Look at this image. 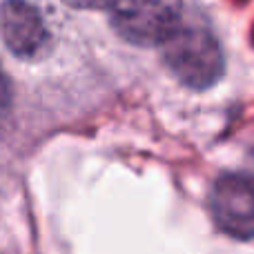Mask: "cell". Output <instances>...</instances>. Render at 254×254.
Instances as JSON below:
<instances>
[{
    "mask_svg": "<svg viewBox=\"0 0 254 254\" xmlns=\"http://www.w3.org/2000/svg\"><path fill=\"white\" fill-rule=\"evenodd\" d=\"M161 45L167 67L188 87L207 89L223 74V54L210 31L179 25Z\"/></svg>",
    "mask_w": 254,
    "mask_h": 254,
    "instance_id": "6da1fadb",
    "label": "cell"
},
{
    "mask_svg": "<svg viewBox=\"0 0 254 254\" xmlns=\"http://www.w3.org/2000/svg\"><path fill=\"white\" fill-rule=\"evenodd\" d=\"M114 29L134 45H161L181 22V0H112Z\"/></svg>",
    "mask_w": 254,
    "mask_h": 254,
    "instance_id": "7a4b0ae2",
    "label": "cell"
},
{
    "mask_svg": "<svg viewBox=\"0 0 254 254\" xmlns=\"http://www.w3.org/2000/svg\"><path fill=\"white\" fill-rule=\"evenodd\" d=\"M212 214L225 234L254 239V183L241 174H223L212 188Z\"/></svg>",
    "mask_w": 254,
    "mask_h": 254,
    "instance_id": "3957f363",
    "label": "cell"
},
{
    "mask_svg": "<svg viewBox=\"0 0 254 254\" xmlns=\"http://www.w3.org/2000/svg\"><path fill=\"white\" fill-rule=\"evenodd\" d=\"M0 36L9 52L34 58L47 45V29L38 9L27 0H7L0 9Z\"/></svg>",
    "mask_w": 254,
    "mask_h": 254,
    "instance_id": "277c9868",
    "label": "cell"
},
{
    "mask_svg": "<svg viewBox=\"0 0 254 254\" xmlns=\"http://www.w3.org/2000/svg\"><path fill=\"white\" fill-rule=\"evenodd\" d=\"M9 98H11L9 80H7V76H4V71L0 69V119L4 116V112H7V107H9Z\"/></svg>",
    "mask_w": 254,
    "mask_h": 254,
    "instance_id": "5b68a950",
    "label": "cell"
},
{
    "mask_svg": "<svg viewBox=\"0 0 254 254\" xmlns=\"http://www.w3.org/2000/svg\"><path fill=\"white\" fill-rule=\"evenodd\" d=\"M65 2L76 9H107L112 0H65Z\"/></svg>",
    "mask_w": 254,
    "mask_h": 254,
    "instance_id": "8992f818",
    "label": "cell"
}]
</instances>
